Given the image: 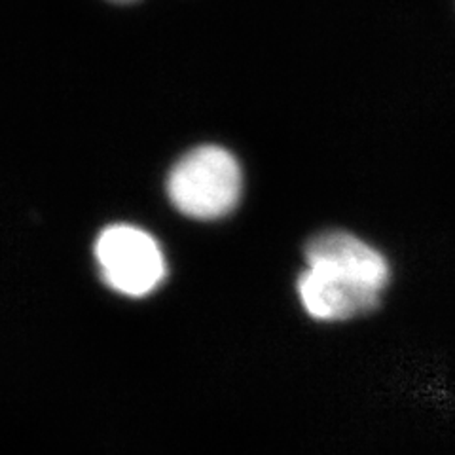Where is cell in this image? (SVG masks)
Returning a JSON list of instances; mask_svg holds the SVG:
<instances>
[{
  "instance_id": "obj_3",
  "label": "cell",
  "mask_w": 455,
  "mask_h": 455,
  "mask_svg": "<svg viewBox=\"0 0 455 455\" xmlns=\"http://www.w3.org/2000/svg\"><path fill=\"white\" fill-rule=\"evenodd\" d=\"M387 283L326 260H309L298 277L302 306L317 321H347L379 307Z\"/></svg>"
},
{
  "instance_id": "obj_2",
  "label": "cell",
  "mask_w": 455,
  "mask_h": 455,
  "mask_svg": "<svg viewBox=\"0 0 455 455\" xmlns=\"http://www.w3.org/2000/svg\"><path fill=\"white\" fill-rule=\"evenodd\" d=\"M95 259L103 281L124 296H147L167 275L164 252L156 239L130 224L105 228L95 241Z\"/></svg>"
},
{
  "instance_id": "obj_4",
  "label": "cell",
  "mask_w": 455,
  "mask_h": 455,
  "mask_svg": "<svg viewBox=\"0 0 455 455\" xmlns=\"http://www.w3.org/2000/svg\"><path fill=\"white\" fill-rule=\"evenodd\" d=\"M112 3H135V0H112Z\"/></svg>"
},
{
  "instance_id": "obj_1",
  "label": "cell",
  "mask_w": 455,
  "mask_h": 455,
  "mask_svg": "<svg viewBox=\"0 0 455 455\" xmlns=\"http://www.w3.org/2000/svg\"><path fill=\"white\" fill-rule=\"evenodd\" d=\"M243 175L232 152L205 145L190 150L167 177V196L177 211L196 220H217L235 209Z\"/></svg>"
}]
</instances>
